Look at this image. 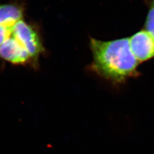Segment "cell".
<instances>
[{
  "mask_svg": "<svg viewBox=\"0 0 154 154\" xmlns=\"http://www.w3.org/2000/svg\"><path fill=\"white\" fill-rule=\"evenodd\" d=\"M90 45L93 56L91 67L100 76L120 84L137 75L140 62L131 51L129 38L109 41L91 38Z\"/></svg>",
  "mask_w": 154,
  "mask_h": 154,
  "instance_id": "6da1fadb",
  "label": "cell"
},
{
  "mask_svg": "<svg viewBox=\"0 0 154 154\" xmlns=\"http://www.w3.org/2000/svg\"><path fill=\"white\" fill-rule=\"evenodd\" d=\"M11 34L27 50L35 66L39 57L44 51L38 33L31 25L22 19L11 27Z\"/></svg>",
  "mask_w": 154,
  "mask_h": 154,
  "instance_id": "7a4b0ae2",
  "label": "cell"
},
{
  "mask_svg": "<svg viewBox=\"0 0 154 154\" xmlns=\"http://www.w3.org/2000/svg\"><path fill=\"white\" fill-rule=\"evenodd\" d=\"M0 58L16 65H26L29 63L34 65L27 50L11 34L0 46Z\"/></svg>",
  "mask_w": 154,
  "mask_h": 154,
  "instance_id": "3957f363",
  "label": "cell"
},
{
  "mask_svg": "<svg viewBox=\"0 0 154 154\" xmlns=\"http://www.w3.org/2000/svg\"><path fill=\"white\" fill-rule=\"evenodd\" d=\"M130 48L139 62L154 57V38L146 30L134 34L129 38Z\"/></svg>",
  "mask_w": 154,
  "mask_h": 154,
  "instance_id": "277c9868",
  "label": "cell"
},
{
  "mask_svg": "<svg viewBox=\"0 0 154 154\" xmlns=\"http://www.w3.org/2000/svg\"><path fill=\"white\" fill-rule=\"evenodd\" d=\"M22 19L23 12L20 6L14 4L0 5V25L11 27Z\"/></svg>",
  "mask_w": 154,
  "mask_h": 154,
  "instance_id": "5b68a950",
  "label": "cell"
},
{
  "mask_svg": "<svg viewBox=\"0 0 154 154\" xmlns=\"http://www.w3.org/2000/svg\"><path fill=\"white\" fill-rule=\"evenodd\" d=\"M146 30L154 38V0H152L146 21Z\"/></svg>",
  "mask_w": 154,
  "mask_h": 154,
  "instance_id": "8992f818",
  "label": "cell"
},
{
  "mask_svg": "<svg viewBox=\"0 0 154 154\" xmlns=\"http://www.w3.org/2000/svg\"><path fill=\"white\" fill-rule=\"evenodd\" d=\"M11 27H5L0 25V46L10 37Z\"/></svg>",
  "mask_w": 154,
  "mask_h": 154,
  "instance_id": "52a82bcc",
  "label": "cell"
}]
</instances>
